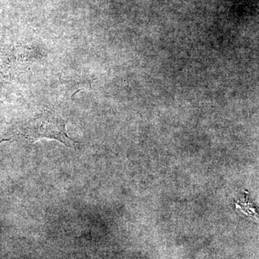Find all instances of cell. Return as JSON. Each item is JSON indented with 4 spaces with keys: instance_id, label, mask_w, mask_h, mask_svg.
Returning a JSON list of instances; mask_svg holds the SVG:
<instances>
[{
    "instance_id": "cell-1",
    "label": "cell",
    "mask_w": 259,
    "mask_h": 259,
    "mask_svg": "<svg viewBox=\"0 0 259 259\" xmlns=\"http://www.w3.org/2000/svg\"><path fill=\"white\" fill-rule=\"evenodd\" d=\"M66 125V120L60 115L44 112L24 126L22 135L31 143L42 139H52L67 147H74L76 142L68 136Z\"/></svg>"
}]
</instances>
